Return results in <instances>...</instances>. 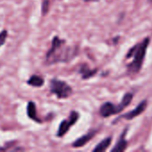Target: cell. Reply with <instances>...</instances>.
Segmentation results:
<instances>
[{"mask_svg": "<svg viewBox=\"0 0 152 152\" xmlns=\"http://www.w3.org/2000/svg\"><path fill=\"white\" fill-rule=\"evenodd\" d=\"M66 42L59 37H54L51 47L46 54V61L48 64L59 62H68L78 54L77 47H70L65 45Z\"/></svg>", "mask_w": 152, "mask_h": 152, "instance_id": "obj_1", "label": "cell"}, {"mask_svg": "<svg viewBox=\"0 0 152 152\" xmlns=\"http://www.w3.org/2000/svg\"><path fill=\"white\" fill-rule=\"evenodd\" d=\"M133 99V93H126L125 94L121 102L117 105L110 102H107L105 103H103L99 109V115L104 118H109L113 115H116L120 112H122L126 107H128L132 101Z\"/></svg>", "mask_w": 152, "mask_h": 152, "instance_id": "obj_3", "label": "cell"}, {"mask_svg": "<svg viewBox=\"0 0 152 152\" xmlns=\"http://www.w3.org/2000/svg\"><path fill=\"white\" fill-rule=\"evenodd\" d=\"M50 92L56 95L58 99H65L72 95V87L65 81L53 78L50 81Z\"/></svg>", "mask_w": 152, "mask_h": 152, "instance_id": "obj_4", "label": "cell"}, {"mask_svg": "<svg viewBox=\"0 0 152 152\" xmlns=\"http://www.w3.org/2000/svg\"><path fill=\"white\" fill-rule=\"evenodd\" d=\"M147 106H148V101H147V100L142 101V102L137 105V107H136L134 110H131V111H129V112H127V113H125V114L121 115L120 117H118V118L114 121V123H116V121H118L119 119H122V118L126 119V120H132V119L137 118L138 116H140L141 114H142V113L146 110Z\"/></svg>", "mask_w": 152, "mask_h": 152, "instance_id": "obj_6", "label": "cell"}, {"mask_svg": "<svg viewBox=\"0 0 152 152\" xmlns=\"http://www.w3.org/2000/svg\"><path fill=\"white\" fill-rule=\"evenodd\" d=\"M80 73L82 75V77L83 79H89L91 77L95 76L96 73L98 72V69H90V67L86 64H82L80 68Z\"/></svg>", "mask_w": 152, "mask_h": 152, "instance_id": "obj_10", "label": "cell"}, {"mask_svg": "<svg viewBox=\"0 0 152 152\" xmlns=\"http://www.w3.org/2000/svg\"><path fill=\"white\" fill-rule=\"evenodd\" d=\"M127 131H128V127L125 128L123 133L121 134L117 142L116 143L115 147L111 150V152H123L125 151L127 147H128V142L125 139L126 134H127Z\"/></svg>", "mask_w": 152, "mask_h": 152, "instance_id": "obj_7", "label": "cell"}, {"mask_svg": "<svg viewBox=\"0 0 152 152\" xmlns=\"http://www.w3.org/2000/svg\"><path fill=\"white\" fill-rule=\"evenodd\" d=\"M149 2H150V3H152V0H149Z\"/></svg>", "mask_w": 152, "mask_h": 152, "instance_id": "obj_16", "label": "cell"}, {"mask_svg": "<svg viewBox=\"0 0 152 152\" xmlns=\"http://www.w3.org/2000/svg\"><path fill=\"white\" fill-rule=\"evenodd\" d=\"M85 2H90V1H93V0H84Z\"/></svg>", "mask_w": 152, "mask_h": 152, "instance_id": "obj_15", "label": "cell"}, {"mask_svg": "<svg viewBox=\"0 0 152 152\" xmlns=\"http://www.w3.org/2000/svg\"><path fill=\"white\" fill-rule=\"evenodd\" d=\"M27 116L29 117V118H30L31 120L38 122V123H42V121L39 118L38 114H37V109H36V105L33 102H29L28 105H27Z\"/></svg>", "mask_w": 152, "mask_h": 152, "instance_id": "obj_9", "label": "cell"}, {"mask_svg": "<svg viewBox=\"0 0 152 152\" xmlns=\"http://www.w3.org/2000/svg\"><path fill=\"white\" fill-rule=\"evenodd\" d=\"M80 118V115L77 111H72L68 117L67 119H65L63 120L61 123H60V126L58 127V130H57V134L56 135L58 137H63L69 130L70 128L75 125V123L78 121Z\"/></svg>", "mask_w": 152, "mask_h": 152, "instance_id": "obj_5", "label": "cell"}, {"mask_svg": "<svg viewBox=\"0 0 152 152\" xmlns=\"http://www.w3.org/2000/svg\"><path fill=\"white\" fill-rule=\"evenodd\" d=\"M7 31L5 29H4L3 31L0 32V47L5 43L6 38H7Z\"/></svg>", "mask_w": 152, "mask_h": 152, "instance_id": "obj_14", "label": "cell"}, {"mask_svg": "<svg viewBox=\"0 0 152 152\" xmlns=\"http://www.w3.org/2000/svg\"><path fill=\"white\" fill-rule=\"evenodd\" d=\"M49 4H50V0H42V4H41V14H42V16L47 15V13L48 12Z\"/></svg>", "mask_w": 152, "mask_h": 152, "instance_id": "obj_13", "label": "cell"}, {"mask_svg": "<svg viewBox=\"0 0 152 152\" xmlns=\"http://www.w3.org/2000/svg\"><path fill=\"white\" fill-rule=\"evenodd\" d=\"M27 84L34 87H41L44 85V79L38 75H32L28 79Z\"/></svg>", "mask_w": 152, "mask_h": 152, "instance_id": "obj_12", "label": "cell"}, {"mask_svg": "<svg viewBox=\"0 0 152 152\" xmlns=\"http://www.w3.org/2000/svg\"><path fill=\"white\" fill-rule=\"evenodd\" d=\"M111 142H112V136H108V137L105 138L93 149V152L106 151L111 145Z\"/></svg>", "mask_w": 152, "mask_h": 152, "instance_id": "obj_11", "label": "cell"}, {"mask_svg": "<svg viewBox=\"0 0 152 152\" xmlns=\"http://www.w3.org/2000/svg\"><path fill=\"white\" fill-rule=\"evenodd\" d=\"M97 134V130H92L90 132H89L88 134L81 136L80 138H78L76 141H74L72 144V146L73 148H81V147H83L85 144H87L89 142L91 141V139L96 135Z\"/></svg>", "mask_w": 152, "mask_h": 152, "instance_id": "obj_8", "label": "cell"}, {"mask_svg": "<svg viewBox=\"0 0 152 152\" xmlns=\"http://www.w3.org/2000/svg\"><path fill=\"white\" fill-rule=\"evenodd\" d=\"M150 43H151V38L149 37H146L141 42L137 43L136 45H134L133 47L129 49L125 58L127 60L133 58V61L126 66L128 74L135 75L142 70Z\"/></svg>", "mask_w": 152, "mask_h": 152, "instance_id": "obj_2", "label": "cell"}]
</instances>
